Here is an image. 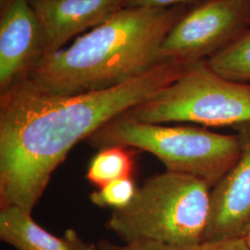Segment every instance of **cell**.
<instances>
[{"instance_id": "52a82bcc", "label": "cell", "mask_w": 250, "mask_h": 250, "mask_svg": "<svg viewBox=\"0 0 250 250\" xmlns=\"http://www.w3.org/2000/svg\"><path fill=\"white\" fill-rule=\"evenodd\" d=\"M240 139L239 159L210 189L203 241L244 238L250 225V123L233 127Z\"/></svg>"}, {"instance_id": "7c38bea8", "label": "cell", "mask_w": 250, "mask_h": 250, "mask_svg": "<svg viewBox=\"0 0 250 250\" xmlns=\"http://www.w3.org/2000/svg\"><path fill=\"white\" fill-rule=\"evenodd\" d=\"M207 63L220 76L239 83H250V29L232 44L208 58Z\"/></svg>"}, {"instance_id": "9a60e30c", "label": "cell", "mask_w": 250, "mask_h": 250, "mask_svg": "<svg viewBox=\"0 0 250 250\" xmlns=\"http://www.w3.org/2000/svg\"><path fill=\"white\" fill-rule=\"evenodd\" d=\"M203 0H126L125 8L164 9L198 4Z\"/></svg>"}, {"instance_id": "7a4b0ae2", "label": "cell", "mask_w": 250, "mask_h": 250, "mask_svg": "<svg viewBox=\"0 0 250 250\" xmlns=\"http://www.w3.org/2000/svg\"><path fill=\"white\" fill-rule=\"evenodd\" d=\"M186 12L185 7L124 8L60 50L44 55L26 78L62 95L121 84L166 61L161 45Z\"/></svg>"}, {"instance_id": "ba28073f", "label": "cell", "mask_w": 250, "mask_h": 250, "mask_svg": "<svg viewBox=\"0 0 250 250\" xmlns=\"http://www.w3.org/2000/svg\"><path fill=\"white\" fill-rule=\"evenodd\" d=\"M45 54L44 36L31 0H12L0 20L1 93L26 78Z\"/></svg>"}, {"instance_id": "5bb4252c", "label": "cell", "mask_w": 250, "mask_h": 250, "mask_svg": "<svg viewBox=\"0 0 250 250\" xmlns=\"http://www.w3.org/2000/svg\"><path fill=\"white\" fill-rule=\"evenodd\" d=\"M137 188L132 178L119 179L99 188L90 195L93 204L113 209L124 208L133 200Z\"/></svg>"}, {"instance_id": "4fadbf2b", "label": "cell", "mask_w": 250, "mask_h": 250, "mask_svg": "<svg viewBox=\"0 0 250 250\" xmlns=\"http://www.w3.org/2000/svg\"><path fill=\"white\" fill-rule=\"evenodd\" d=\"M97 248L98 250H250L245 238L201 241L188 245H171L152 241L119 245L107 239H100Z\"/></svg>"}, {"instance_id": "e0dca14e", "label": "cell", "mask_w": 250, "mask_h": 250, "mask_svg": "<svg viewBox=\"0 0 250 250\" xmlns=\"http://www.w3.org/2000/svg\"><path fill=\"white\" fill-rule=\"evenodd\" d=\"M244 238H245V240L247 242V244H248V246L250 249V225L248 231L246 232V234H245V236H244Z\"/></svg>"}, {"instance_id": "8992f818", "label": "cell", "mask_w": 250, "mask_h": 250, "mask_svg": "<svg viewBox=\"0 0 250 250\" xmlns=\"http://www.w3.org/2000/svg\"><path fill=\"white\" fill-rule=\"evenodd\" d=\"M250 25V0H203L170 29L161 45V58L185 64L206 61Z\"/></svg>"}, {"instance_id": "2e32d148", "label": "cell", "mask_w": 250, "mask_h": 250, "mask_svg": "<svg viewBox=\"0 0 250 250\" xmlns=\"http://www.w3.org/2000/svg\"><path fill=\"white\" fill-rule=\"evenodd\" d=\"M12 0H0V9L1 12H3L5 9H7L9 6V4L11 3Z\"/></svg>"}, {"instance_id": "9c48e42d", "label": "cell", "mask_w": 250, "mask_h": 250, "mask_svg": "<svg viewBox=\"0 0 250 250\" xmlns=\"http://www.w3.org/2000/svg\"><path fill=\"white\" fill-rule=\"evenodd\" d=\"M126 0H31L45 54L53 53L125 7Z\"/></svg>"}, {"instance_id": "30bf717a", "label": "cell", "mask_w": 250, "mask_h": 250, "mask_svg": "<svg viewBox=\"0 0 250 250\" xmlns=\"http://www.w3.org/2000/svg\"><path fill=\"white\" fill-rule=\"evenodd\" d=\"M0 238L16 250H98L72 229L63 236L54 235L36 224L32 213L16 206L1 208Z\"/></svg>"}, {"instance_id": "3957f363", "label": "cell", "mask_w": 250, "mask_h": 250, "mask_svg": "<svg viewBox=\"0 0 250 250\" xmlns=\"http://www.w3.org/2000/svg\"><path fill=\"white\" fill-rule=\"evenodd\" d=\"M210 189L201 179L166 170L137 188L129 205L113 209L107 228L124 244L188 245L203 241Z\"/></svg>"}, {"instance_id": "8fae6325", "label": "cell", "mask_w": 250, "mask_h": 250, "mask_svg": "<svg viewBox=\"0 0 250 250\" xmlns=\"http://www.w3.org/2000/svg\"><path fill=\"white\" fill-rule=\"evenodd\" d=\"M134 149L123 146L100 149L90 161L87 181L100 188L119 179L132 178L136 154Z\"/></svg>"}, {"instance_id": "6da1fadb", "label": "cell", "mask_w": 250, "mask_h": 250, "mask_svg": "<svg viewBox=\"0 0 250 250\" xmlns=\"http://www.w3.org/2000/svg\"><path fill=\"white\" fill-rule=\"evenodd\" d=\"M187 64L163 61L121 84L77 94H54L28 78L0 96V207L29 213L54 170L77 143L151 99Z\"/></svg>"}, {"instance_id": "5b68a950", "label": "cell", "mask_w": 250, "mask_h": 250, "mask_svg": "<svg viewBox=\"0 0 250 250\" xmlns=\"http://www.w3.org/2000/svg\"><path fill=\"white\" fill-rule=\"evenodd\" d=\"M125 114L147 124L234 127L250 123V83L225 79L207 61L189 63L168 86Z\"/></svg>"}, {"instance_id": "277c9868", "label": "cell", "mask_w": 250, "mask_h": 250, "mask_svg": "<svg viewBox=\"0 0 250 250\" xmlns=\"http://www.w3.org/2000/svg\"><path fill=\"white\" fill-rule=\"evenodd\" d=\"M86 140L99 150L123 146L149 152L166 170L201 179L211 188L232 169L241 153L237 134L147 124L125 114L103 125Z\"/></svg>"}]
</instances>
